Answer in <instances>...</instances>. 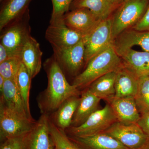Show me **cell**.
I'll return each mask as SVG.
<instances>
[{"label": "cell", "instance_id": "1", "mask_svg": "<svg viewBox=\"0 0 149 149\" xmlns=\"http://www.w3.org/2000/svg\"><path fill=\"white\" fill-rule=\"evenodd\" d=\"M44 65L47 77V86L39 96L37 102L42 114L50 116L65 100L72 96H79L80 92L68 82L54 56L47 59Z\"/></svg>", "mask_w": 149, "mask_h": 149}, {"label": "cell", "instance_id": "2", "mask_svg": "<svg viewBox=\"0 0 149 149\" xmlns=\"http://www.w3.org/2000/svg\"><path fill=\"white\" fill-rule=\"evenodd\" d=\"M122 65L112 44L90 60L85 70L74 77L72 85L79 90L86 89L99 77L116 71Z\"/></svg>", "mask_w": 149, "mask_h": 149}, {"label": "cell", "instance_id": "3", "mask_svg": "<svg viewBox=\"0 0 149 149\" xmlns=\"http://www.w3.org/2000/svg\"><path fill=\"white\" fill-rule=\"evenodd\" d=\"M149 4V0H125L118 6L110 17L113 40L139 22Z\"/></svg>", "mask_w": 149, "mask_h": 149}, {"label": "cell", "instance_id": "4", "mask_svg": "<svg viewBox=\"0 0 149 149\" xmlns=\"http://www.w3.org/2000/svg\"><path fill=\"white\" fill-rule=\"evenodd\" d=\"M29 10L22 16L12 22L1 31V44L11 57H19L23 47L31 36Z\"/></svg>", "mask_w": 149, "mask_h": 149}, {"label": "cell", "instance_id": "5", "mask_svg": "<svg viewBox=\"0 0 149 149\" xmlns=\"http://www.w3.org/2000/svg\"><path fill=\"white\" fill-rule=\"evenodd\" d=\"M117 118L109 104L98 109L84 123L78 126H70L65 130L69 136L85 137L103 133L117 122Z\"/></svg>", "mask_w": 149, "mask_h": 149}, {"label": "cell", "instance_id": "6", "mask_svg": "<svg viewBox=\"0 0 149 149\" xmlns=\"http://www.w3.org/2000/svg\"><path fill=\"white\" fill-rule=\"evenodd\" d=\"M36 122L35 119L31 120L24 117L0 103L1 142L8 138L28 134Z\"/></svg>", "mask_w": 149, "mask_h": 149}, {"label": "cell", "instance_id": "7", "mask_svg": "<svg viewBox=\"0 0 149 149\" xmlns=\"http://www.w3.org/2000/svg\"><path fill=\"white\" fill-rule=\"evenodd\" d=\"M63 17H51L49 25L46 31L45 38L53 51L72 47L83 39V35L67 26Z\"/></svg>", "mask_w": 149, "mask_h": 149}, {"label": "cell", "instance_id": "8", "mask_svg": "<svg viewBox=\"0 0 149 149\" xmlns=\"http://www.w3.org/2000/svg\"><path fill=\"white\" fill-rule=\"evenodd\" d=\"M85 46V65L91 58L113 44L110 17L101 21L83 38Z\"/></svg>", "mask_w": 149, "mask_h": 149}, {"label": "cell", "instance_id": "9", "mask_svg": "<svg viewBox=\"0 0 149 149\" xmlns=\"http://www.w3.org/2000/svg\"><path fill=\"white\" fill-rule=\"evenodd\" d=\"M111 136L128 149H136L149 138L137 123L125 125L117 121L103 132Z\"/></svg>", "mask_w": 149, "mask_h": 149}, {"label": "cell", "instance_id": "10", "mask_svg": "<svg viewBox=\"0 0 149 149\" xmlns=\"http://www.w3.org/2000/svg\"><path fill=\"white\" fill-rule=\"evenodd\" d=\"M54 57L63 72L75 75V77L85 64V46L83 39L74 46L54 50Z\"/></svg>", "mask_w": 149, "mask_h": 149}, {"label": "cell", "instance_id": "11", "mask_svg": "<svg viewBox=\"0 0 149 149\" xmlns=\"http://www.w3.org/2000/svg\"><path fill=\"white\" fill-rule=\"evenodd\" d=\"M63 18L68 27L79 32L83 37L91 33L101 21L91 11L83 8L68 11Z\"/></svg>", "mask_w": 149, "mask_h": 149}, {"label": "cell", "instance_id": "12", "mask_svg": "<svg viewBox=\"0 0 149 149\" xmlns=\"http://www.w3.org/2000/svg\"><path fill=\"white\" fill-rule=\"evenodd\" d=\"M50 116L42 114L28 134L26 149H55V145L51 135Z\"/></svg>", "mask_w": 149, "mask_h": 149}, {"label": "cell", "instance_id": "13", "mask_svg": "<svg viewBox=\"0 0 149 149\" xmlns=\"http://www.w3.org/2000/svg\"><path fill=\"white\" fill-rule=\"evenodd\" d=\"M118 54L123 66L138 78L149 76V52H140L132 48L120 52Z\"/></svg>", "mask_w": 149, "mask_h": 149}, {"label": "cell", "instance_id": "14", "mask_svg": "<svg viewBox=\"0 0 149 149\" xmlns=\"http://www.w3.org/2000/svg\"><path fill=\"white\" fill-rule=\"evenodd\" d=\"M118 121L125 125L137 123L141 117L135 98H113L108 103Z\"/></svg>", "mask_w": 149, "mask_h": 149}, {"label": "cell", "instance_id": "15", "mask_svg": "<svg viewBox=\"0 0 149 149\" xmlns=\"http://www.w3.org/2000/svg\"><path fill=\"white\" fill-rule=\"evenodd\" d=\"M113 46L117 54L135 46L149 52V31H137L131 28L127 29L115 38Z\"/></svg>", "mask_w": 149, "mask_h": 149}, {"label": "cell", "instance_id": "16", "mask_svg": "<svg viewBox=\"0 0 149 149\" xmlns=\"http://www.w3.org/2000/svg\"><path fill=\"white\" fill-rule=\"evenodd\" d=\"M68 136L80 149H128L105 133L85 137Z\"/></svg>", "mask_w": 149, "mask_h": 149}, {"label": "cell", "instance_id": "17", "mask_svg": "<svg viewBox=\"0 0 149 149\" xmlns=\"http://www.w3.org/2000/svg\"><path fill=\"white\" fill-rule=\"evenodd\" d=\"M42 54L40 44L31 35L23 47L20 58L32 79L40 72L42 68Z\"/></svg>", "mask_w": 149, "mask_h": 149}, {"label": "cell", "instance_id": "18", "mask_svg": "<svg viewBox=\"0 0 149 149\" xmlns=\"http://www.w3.org/2000/svg\"><path fill=\"white\" fill-rule=\"evenodd\" d=\"M1 93L0 103L24 117L34 120L26 111L24 102L17 87L15 80H6Z\"/></svg>", "mask_w": 149, "mask_h": 149}, {"label": "cell", "instance_id": "19", "mask_svg": "<svg viewBox=\"0 0 149 149\" xmlns=\"http://www.w3.org/2000/svg\"><path fill=\"white\" fill-rule=\"evenodd\" d=\"M139 78L123 66L116 71L115 83V98L135 97L138 91Z\"/></svg>", "mask_w": 149, "mask_h": 149}, {"label": "cell", "instance_id": "20", "mask_svg": "<svg viewBox=\"0 0 149 149\" xmlns=\"http://www.w3.org/2000/svg\"><path fill=\"white\" fill-rule=\"evenodd\" d=\"M118 6L114 0H73L70 9H88L102 21L110 18Z\"/></svg>", "mask_w": 149, "mask_h": 149}, {"label": "cell", "instance_id": "21", "mask_svg": "<svg viewBox=\"0 0 149 149\" xmlns=\"http://www.w3.org/2000/svg\"><path fill=\"white\" fill-rule=\"evenodd\" d=\"M101 99L93 94L88 88L82 92L80 103L72 118L71 126H78L97 110Z\"/></svg>", "mask_w": 149, "mask_h": 149}, {"label": "cell", "instance_id": "22", "mask_svg": "<svg viewBox=\"0 0 149 149\" xmlns=\"http://www.w3.org/2000/svg\"><path fill=\"white\" fill-rule=\"evenodd\" d=\"M32 0H4L0 11L1 31L12 22L22 16Z\"/></svg>", "mask_w": 149, "mask_h": 149}, {"label": "cell", "instance_id": "23", "mask_svg": "<svg viewBox=\"0 0 149 149\" xmlns=\"http://www.w3.org/2000/svg\"><path fill=\"white\" fill-rule=\"evenodd\" d=\"M80 100L79 96H72L67 99L52 114V118L50 117L57 127L65 130L71 126L72 118Z\"/></svg>", "mask_w": 149, "mask_h": 149}, {"label": "cell", "instance_id": "24", "mask_svg": "<svg viewBox=\"0 0 149 149\" xmlns=\"http://www.w3.org/2000/svg\"><path fill=\"white\" fill-rule=\"evenodd\" d=\"M116 71L109 72L99 77L88 87V89L99 98L109 102L115 95Z\"/></svg>", "mask_w": 149, "mask_h": 149}, {"label": "cell", "instance_id": "25", "mask_svg": "<svg viewBox=\"0 0 149 149\" xmlns=\"http://www.w3.org/2000/svg\"><path fill=\"white\" fill-rule=\"evenodd\" d=\"M32 79L25 65L21 62L15 78L17 89L22 99L27 113L32 116L29 108V93Z\"/></svg>", "mask_w": 149, "mask_h": 149}, {"label": "cell", "instance_id": "26", "mask_svg": "<svg viewBox=\"0 0 149 149\" xmlns=\"http://www.w3.org/2000/svg\"><path fill=\"white\" fill-rule=\"evenodd\" d=\"M49 127L51 135L56 149H80L70 139L65 130L57 127L50 117Z\"/></svg>", "mask_w": 149, "mask_h": 149}, {"label": "cell", "instance_id": "27", "mask_svg": "<svg viewBox=\"0 0 149 149\" xmlns=\"http://www.w3.org/2000/svg\"><path fill=\"white\" fill-rule=\"evenodd\" d=\"M135 99L139 112L149 111V76L139 78Z\"/></svg>", "mask_w": 149, "mask_h": 149}, {"label": "cell", "instance_id": "28", "mask_svg": "<svg viewBox=\"0 0 149 149\" xmlns=\"http://www.w3.org/2000/svg\"><path fill=\"white\" fill-rule=\"evenodd\" d=\"M21 62L19 57H13L0 63V75L6 80H15Z\"/></svg>", "mask_w": 149, "mask_h": 149}, {"label": "cell", "instance_id": "29", "mask_svg": "<svg viewBox=\"0 0 149 149\" xmlns=\"http://www.w3.org/2000/svg\"><path fill=\"white\" fill-rule=\"evenodd\" d=\"M28 134L6 139L1 142L0 149H26Z\"/></svg>", "mask_w": 149, "mask_h": 149}, {"label": "cell", "instance_id": "30", "mask_svg": "<svg viewBox=\"0 0 149 149\" xmlns=\"http://www.w3.org/2000/svg\"><path fill=\"white\" fill-rule=\"evenodd\" d=\"M53 11L51 17L63 16L69 11L73 0H52Z\"/></svg>", "mask_w": 149, "mask_h": 149}, {"label": "cell", "instance_id": "31", "mask_svg": "<svg viewBox=\"0 0 149 149\" xmlns=\"http://www.w3.org/2000/svg\"><path fill=\"white\" fill-rule=\"evenodd\" d=\"M131 28L137 31H149V4L142 18L137 24Z\"/></svg>", "mask_w": 149, "mask_h": 149}, {"label": "cell", "instance_id": "32", "mask_svg": "<svg viewBox=\"0 0 149 149\" xmlns=\"http://www.w3.org/2000/svg\"><path fill=\"white\" fill-rule=\"evenodd\" d=\"M140 113L141 117L137 123L149 139V111H145Z\"/></svg>", "mask_w": 149, "mask_h": 149}, {"label": "cell", "instance_id": "33", "mask_svg": "<svg viewBox=\"0 0 149 149\" xmlns=\"http://www.w3.org/2000/svg\"><path fill=\"white\" fill-rule=\"evenodd\" d=\"M10 58L11 57L5 47L0 43V63Z\"/></svg>", "mask_w": 149, "mask_h": 149}, {"label": "cell", "instance_id": "34", "mask_svg": "<svg viewBox=\"0 0 149 149\" xmlns=\"http://www.w3.org/2000/svg\"><path fill=\"white\" fill-rule=\"evenodd\" d=\"M6 79L1 75H0V91L2 90Z\"/></svg>", "mask_w": 149, "mask_h": 149}, {"label": "cell", "instance_id": "35", "mask_svg": "<svg viewBox=\"0 0 149 149\" xmlns=\"http://www.w3.org/2000/svg\"><path fill=\"white\" fill-rule=\"evenodd\" d=\"M136 149H149V139L144 145Z\"/></svg>", "mask_w": 149, "mask_h": 149}, {"label": "cell", "instance_id": "36", "mask_svg": "<svg viewBox=\"0 0 149 149\" xmlns=\"http://www.w3.org/2000/svg\"><path fill=\"white\" fill-rule=\"evenodd\" d=\"M116 2L118 5L120 4L121 3L123 2V1H125V0H114Z\"/></svg>", "mask_w": 149, "mask_h": 149}, {"label": "cell", "instance_id": "37", "mask_svg": "<svg viewBox=\"0 0 149 149\" xmlns=\"http://www.w3.org/2000/svg\"><path fill=\"white\" fill-rule=\"evenodd\" d=\"M0 1H1H1H3V0H0Z\"/></svg>", "mask_w": 149, "mask_h": 149}, {"label": "cell", "instance_id": "38", "mask_svg": "<svg viewBox=\"0 0 149 149\" xmlns=\"http://www.w3.org/2000/svg\"><path fill=\"white\" fill-rule=\"evenodd\" d=\"M55 149H56V148H55Z\"/></svg>", "mask_w": 149, "mask_h": 149}]
</instances>
